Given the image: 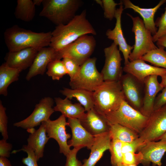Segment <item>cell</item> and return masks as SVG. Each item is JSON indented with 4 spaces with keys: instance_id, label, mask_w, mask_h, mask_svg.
I'll return each instance as SVG.
<instances>
[{
    "instance_id": "obj_1",
    "label": "cell",
    "mask_w": 166,
    "mask_h": 166,
    "mask_svg": "<svg viewBox=\"0 0 166 166\" xmlns=\"http://www.w3.org/2000/svg\"><path fill=\"white\" fill-rule=\"evenodd\" d=\"M96 35V32L86 18V11L83 10L69 23L56 26L52 32L49 46L59 51L85 35Z\"/></svg>"
},
{
    "instance_id": "obj_2",
    "label": "cell",
    "mask_w": 166,
    "mask_h": 166,
    "mask_svg": "<svg viewBox=\"0 0 166 166\" xmlns=\"http://www.w3.org/2000/svg\"><path fill=\"white\" fill-rule=\"evenodd\" d=\"M4 37L9 51L14 52L29 48L40 49L49 46L52 32L37 33L16 25L6 29Z\"/></svg>"
},
{
    "instance_id": "obj_3",
    "label": "cell",
    "mask_w": 166,
    "mask_h": 166,
    "mask_svg": "<svg viewBox=\"0 0 166 166\" xmlns=\"http://www.w3.org/2000/svg\"><path fill=\"white\" fill-rule=\"evenodd\" d=\"M93 94L94 108L105 116L117 109L125 100L119 81H104Z\"/></svg>"
},
{
    "instance_id": "obj_4",
    "label": "cell",
    "mask_w": 166,
    "mask_h": 166,
    "mask_svg": "<svg viewBox=\"0 0 166 166\" xmlns=\"http://www.w3.org/2000/svg\"><path fill=\"white\" fill-rule=\"evenodd\" d=\"M82 3L80 0H43L39 15L47 18L57 26L65 25L76 15Z\"/></svg>"
},
{
    "instance_id": "obj_5",
    "label": "cell",
    "mask_w": 166,
    "mask_h": 166,
    "mask_svg": "<svg viewBox=\"0 0 166 166\" xmlns=\"http://www.w3.org/2000/svg\"><path fill=\"white\" fill-rule=\"evenodd\" d=\"M105 116L109 124H117L139 134L145 127L148 117L130 105L125 100L116 110Z\"/></svg>"
},
{
    "instance_id": "obj_6",
    "label": "cell",
    "mask_w": 166,
    "mask_h": 166,
    "mask_svg": "<svg viewBox=\"0 0 166 166\" xmlns=\"http://www.w3.org/2000/svg\"><path fill=\"white\" fill-rule=\"evenodd\" d=\"M96 58H90L80 66L79 72L69 82L71 89L94 92L104 81L96 66Z\"/></svg>"
},
{
    "instance_id": "obj_7",
    "label": "cell",
    "mask_w": 166,
    "mask_h": 166,
    "mask_svg": "<svg viewBox=\"0 0 166 166\" xmlns=\"http://www.w3.org/2000/svg\"><path fill=\"white\" fill-rule=\"evenodd\" d=\"M132 21V31L135 34V42L132 51L129 55L132 61L140 59L144 55L157 47L154 43L151 33L144 26L143 20L138 16L133 17L127 14Z\"/></svg>"
},
{
    "instance_id": "obj_8",
    "label": "cell",
    "mask_w": 166,
    "mask_h": 166,
    "mask_svg": "<svg viewBox=\"0 0 166 166\" xmlns=\"http://www.w3.org/2000/svg\"><path fill=\"white\" fill-rule=\"evenodd\" d=\"M96 45V41L93 36L84 35L62 50L58 51L60 58H70L81 66L90 58Z\"/></svg>"
},
{
    "instance_id": "obj_9",
    "label": "cell",
    "mask_w": 166,
    "mask_h": 166,
    "mask_svg": "<svg viewBox=\"0 0 166 166\" xmlns=\"http://www.w3.org/2000/svg\"><path fill=\"white\" fill-rule=\"evenodd\" d=\"M166 133V105L154 110L147 124L139 134L138 139L144 145L148 142L157 141Z\"/></svg>"
},
{
    "instance_id": "obj_10",
    "label": "cell",
    "mask_w": 166,
    "mask_h": 166,
    "mask_svg": "<svg viewBox=\"0 0 166 166\" xmlns=\"http://www.w3.org/2000/svg\"><path fill=\"white\" fill-rule=\"evenodd\" d=\"M54 103V100L50 97L42 98L36 105L34 111L29 117L14 123V126L28 130L41 124L43 122L49 119L55 111L53 108Z\"/></svg>"
},
{
    "instance_id": "obj_11",
    "label": "cell",
    "mask_w": 166,
    "mask_h": 166,
    "mask_svg": "<svg viewBox=\"0 0 166 166\" xmlns=\"http://www.w3.org/2000/svg\"><path fill=\"white\" fill-rule=\"evenodd\" d=\"M119 81L125 101L132 107L140 111L143 103L144 83L127 73L122 75Z\"/></svg>"
},
{
    "instance_id": "obj_12",
    "label": "cell",
    "mask_w": 166,
    "mask_h": 166,
    "mask_svg": "<svg viewBox=\"0 0 166 166\" xmlns=\"http://www.w3.org/2000/svg\"><path fill=\"white\" fill-rule=\"evenodd\" d=\"M105 62L101 72L104 81H118L122 75V58L117 45L114 42L104 50Z\"/></svg>"
},
{
    "instance_id": "obj_13",
    "label": "cell",
    "mask_w": 166,
    "mask_h": 166,
    "mask_svg": "<svg viewBox=\"0 0 166 166\" xmlns=\"http://www.w3.org/2000/svg\"><path fill=\"white\" fill-rule=\"evenodd\" d=\"M43 122L45 124L47 136L57 141L59 147L60 152L66 156L71 150L67 141L71 135L66 131V126L68 125V123L66 121V117L61 115L55 120L49 119Z\"/></svg>"
},
{
    "instance_id": "obj_14",
    "label": "cell",
    "mask_w": 166,
    "mask_h": 166,
    "mask_svg": "<svg viewBox=\"0 0 166 166\" xmlns=\"http://www.w3.org/2000/svg\"><path fill=\"white\" fill-rule=\"evenodd\" d=\"M121 1V4L119 8L117 9L115 13V18L116 21L115 26L113 30L108 29L105 34L108 38L113 40V42L119 46V50L123 54L125 65L129 62V55L133 49L134 45L131 46L127 43L123 34L121 25V17L124 9L122 2Z\"/></svg>"
},
{
    "instance_id": "obj_15",
    "label": "cell",
    "mask_w": 166,
    "mask_h": 166,
    "mask_svg": "<svg viewBox=\"0 0 166 166\" xmlns=\"http://www.w3.org/2000/svg\"><path fill=\"white\" fill-rule=\"evenodd\" d=\"M56 59L61 60L58 51L50 46L41 48L30 67L26 77V80L29 81L38 75L44 74L49 63Z\"/></svg>"
},
{
    "instance_id": "obj_16",
    "label": "cell",
    "mask_w": 166,
    "mask_h": 166,
    "mask_svg": "<svg viewBox=\"0 0 166 166\" xmlns=\"http://www.w3.org/2000/svg\"><path fill=\"white\" fill-rule=\"evenodd\" d=\"M123 71L131 74L139 81L144 83L147 77L153 75L161 77L166 73V69L148 64L141 59L129 61L124 65Z\"/></svg>"
},
{
    "instance_id": "obj_17",
    "label": "cell",
    "mask_w": 166,
    "mask_h": 166,
    "mask_svg": "<svg viewBox=\"0 0 166 166\" xmlns=\"http://www.w3.org/2000/svg\"><path fill=\"white\" fill-rule=\"evenodd\" d=\"M67 122L72 132L71 138L68 142L69 145L70 147L81 148L85 147L90 150L95 140V136L83 127L79 119L69 118Z\"/></svg>"
},
{
    "instance_id": "obj_18",
    "label": "cell",
    "mask_w": 166,
    "mask_h": 166,
    "mask_svg": "<svg viewBox=\"0 0 166 166\" xmlns=\"http://www.w3.org/2000/svg\"><path fill=\"white\" fill-rule=\"evenodd\" d=\"M158 76L156 75L149 76L144 81L143 103L140 112L148 117L153 111L154 102L157 93L163 89L158 81Z\"/></svg>"
},
{
    "instance_id": "obj_19",
    "label": "cell",
    "mask_w": 166,
    "mask_h": 166,
    "mask_svg": "<svg viewBox=\"0 0 166 166\" xmlns=\"http://www.w3.org/2000/svg\"><path fill=\"white\" fill-rule=\"evenodd\" d=\"M79 120L83 127L94 136L109 132L110 125L105 117L94 108L87 112Z\"/></svg>"
},
{
    "instance_id": "obj_20",
    "label": "cell",
    "mask_w": 166,
    "mask_h": 166,
    "mask_svg": "<svg viewBox=\"0 0 166 166\" xmlns=\"http://www.w3.org/2000/svg\"><path fill=\"white\" fill-rule=\"evenodd\" d=\"M40 49L29 48L16 51H9L6 55L5 63L11 67L22 71L25 70L31 66Z\"/></svg>"
},
{
    "instance_id": "obj_21",
    "label": "cell",
    "mask_w": 166,
    "mask_h": 166,
    "mask_svg": "<svg viewBox=\"0 0 166 166\" xmlns=\"http://www.w3.org/2000/svg\"><path fill=\"white\" fill-rule=\"evenodd\" d=\"M138 151L142 155L141 164L144 166L152 163L154 166H161V160L166 152V140L148 142Z\"/></svg>"
},
{
    "instance_id": "obj_22",
    "label": "cell",
    "mask_w": 166,
    "mask_h": 166,
    "mask_svg": "<svg viewBox=\"0 0 166 166\" xmlns=\"http://www.w3.org/2000/svg\"><path fill=\"white\" fill-rule=\"evenodd\" d=\"M111 139L109 132L95 136L89 158L83 160L82 166H95L102 156L104 152L109 150Z\"/></svg>"
},
{
    "instance_id": "obj_23",
    "label": "cell",
    "mask_w": 166,
    "mask_h": 166,
    "mask_svg": "<svg viewBox=\"0 0 166 166\" xmlns=\"http://www.w3.org/2000/svg\"><path fill=\"white\" fill-rule=\"evenodd\" d=\"M122 1L123 4L124 6V9H131L138 13L143 18L146 28L151 33L152 36L156 33L158 29L154 21V15L159 8L166 2V0H161L155 7L149 8L139 7L134 5L129 0H124Z\"/></svg>"
},
{
    "instance_id": "obj_24",
    "label": "cell",
    "mask_w": 166,
    "mask_h": 166,
    "mask_svg": "<svg viewBox=\"0 0 166 166\" xmlns=\"http://www.w3.org/2000/svg\"><path fill=\"white\" fill-rule=\"evenodd\" d=\"M27 131L30 133L27 139V145L34 151L38 161L43 157L45 145L50 138L47 136L43 122L38 129L33 128Z\"/></svg>"
},
{
    "instance_id": "obj_25",
    "label": "cell",
    "mask_w": 166,
    "mask_h": 166,
    "mask_svg": "<svg viewBox=\"0 0 166 166\" xmlns=\"http://www.w3.org/2000/svg\"><path fill=\"white\" fill-rule=\"evenodd\" d=\"M54 101L56 105L53 108L55 111L60 112L66 118L80 120L85 115V109L79 103L73 104L66 97L64 99L55 97Z\"/></svg>"
},
{
    "instance_id": "obj_26",
    "label": "cell",
    "mask_w": 166,
    "mask_h": 166,
    "mask_svg": "<svg viewBox=\"0 0 166 166\" xmlns=\"http://www.w3.org/2000/svg\"><path fill=\"white\" fill-rule=\"evenodd\" d=\"M93 92L81 89H73L64 88L60 93L66 97L71 100L75 98L87 112L94 107Z\"/></svg>"
},
{
    "instance_id": "obj_27",
    "label": "cell",
    "mask_w": 166,
    "mask_h": 166,
    "mask_svg": "<svg viewBox=\"0 0 166 166\" xmlns=\"http://www.w3.org/2000/svg\"><path fill=\"white\" fill-rule=\"evenodd\" d=\"M20 69L11 67L5 62L0 67V94L5 96L8 94L7 88L12 83L17 81L20 73Z\"/></svg>"
},
{
    "instance_id": "obj_28",
    "label": "cell",
    "mask_w": 166,
    "mask_h": 166,
    "mask_svg": "<svg viewBox=\"0 0 166 166\" xmlns=\"http://www.w3.org/2000/svg\"><path fill=\"white\" fill-rule=\"evenodd\" d=\"M109 132L112 140L123 142H131L137 139L139 134L131 129L120 124H109Z\"/></svg>"
},
{
    "instance_id": "obj_29",
    "label": "cell",
    "mask_w": 166,
    "mask_h": 166,
    "mask_svg": "<svg viewBox=\"0 0 166 166\" xmlns=\"http://www.w3.org/2000/svg\"><path fill=\"white\" fill-rule=\"evenodd\" d=\"M14 15L16 18L23 21L29 22L34 18L35 6L31 0H18Z\"/></svg>"
},
{
    "instance_id": "obj_30",
    "label": "cell",
    "mask_w": 166,
    "mask_h": 166,
    "mask_svg": "<svg viewBox=\"0 0 166 166\" xmlns=\"http://www.w3.org/2000/svg\"><path fill=\"white\" fill-rule=\"evenodd\" d=\"M164 48L162 47H158L149 51L140 59L150 63L156 67L166 69V51Z\"/></svg>"
},
{
    "instance_id": "obj_31",
    "label": "cell",
    "mask_w": 166,
    "mask_h": 166,
    "mask_svg": "<svg viewBox=\"0 0 166 166\" xmlns=\"http://www.w3.org/2000/svg\"><path fill=\"white\" fill-rule=\"evenodd\" d=\"M46 74L54 80H59L67 74L63 62L60 59H56L51 61L48 64Z\"/></svg>"
},
{
    "instance_id": "obj_32",
    "label": "cell",
    "mask_w": 166,
    "mask_h": 166,
    "mask_svg": "<svg viewBox=\"0 0 166 166\" xmlns=\"http://www.w3.org/2000/svg\"><path fill=\"white\" fill-rule=\"evenodd\" d=\"M123 143L118 140H111L109 150L111 154V163L112 166H121L123 165L122 151Z\"/></svg>"
},
{
    "instance_id": "obj_33",
    "label": "cell",
    "mask_w": 166,
    "mask_h": 166,
    "mask_svg": "<svg viewBox=\"0 0 166 166\" xmlns=\"http://www.w3.org/2000/svg\"><path fill=\"white\" fill-rule=\"evenodd\" d=\"M62 61L70 77V81L73 79L79 72L80 65L75 61L68 57L62 58Z\"/></svg>"
},
{
    "instance_id": "obj_34",
    "label": "cell",
    "mask_w": 166,
    "mask_h": 166,
    "mask_svg": "<svg viewBox=\"0 0 166 166\" xmlns=\"http://www.w3.org/2000/svg\"><path fill=\"white\" fill-rule=\"evenodd\" d=\"M103 4L104 17L111 21L115 18L117 5H120L121 3V1L119 3H116L113 0H102Z\"/></svg>"
},
{
    "instance_id": "obj_35",
    "label": "cell",
    "mask_w": 166,
    "mask_h": 166,
    "mask_svg": "<svg viewBox=\"0 0 166 166\" xmlns=\"http://www.w3.org/2000/svg\"><path fill=\"white\" fill-rule=\"evenodd\" d=\"M165 11L160 17L158 18L155 22L156 26L158 28L156 33L152 36L154 42H156L161 37L166 34V7Z\"/></svg>"
},
{
    "instance_id": "obj_36",
    "label": "cell",
    "mask_w": 166,
    "mask_h": 166,
    "mask_svg": "<svg viewBox=\"0 0 166 166\" xmlns=\"http://www.w3.org/2000/svg\"><path fill=\"white\" fill-rule=\"evenodd\" d=\"M22 151L26 152L27 154L26 157L23 158L22 162L27 166H38L37 157L34 151L27 145H24L22 149L19 150H14L12 153H16L18 152Z\"/></svg>"
},
{
    "instance_id": "obj_37",
    "label": "cell",
    "mask_w": 166,
    "mask_h": 166,
    "mask_svg": "<svg viewBox=\"0 0 166 166\" xmlns=\"http://www.w3.org/2000/svg\"><path fill=\"white\" fill-rule=\"evenodd\" d=\"M142 160V155L139 151L137 153L133 152H128L123 154V164L124 165L137 166L139 164L141 163Z\"/></svg>"
},
{
    "instance_id": "obj_38",
    "label": "cell",
    "mask_w": 166,
    "mask_h": 166,
    "mask_svg": "<svg viewBox=\"0 0 166 166\" xmlns=\"http://www.w3.org/2000/svg\"><path fill=\"white\" fill-rule=\"evenodd\" d=\"M6 108L4 107L1 100L0 101V132L3 138H8L7 132L8 117L6 113Z\"/></svg>"
},
{
    "instance_id": "obj_39",
    "label": "cell",
    "mask_w": 166,
    "mask_h": 166,
    "mask_svg": "<svg viewBox=\"0 0 166 166\" xmlns=\"http://www.w3.org/2000/svg\"><path fill=\"white\" fill-rule=\"evenodd\" d=\"M81 149L80 148H73L66 156V161L65 166H82L81 162L77 157V154Z\"/></svg>"
},
{
    "instance_id": "obj_40",
    "label": "cell",
    "mask_w": 166,
    "mask_h": 166,
    "mask_svg": "<svg viewBox=\"0 0 166 166\" xmlns=\"http://www.w3.org/2000/svg\"><path fill=\"white\" fill-rule=\"evenodd\" d=\"M143 146L138 138L131 142H123L122 147V154L128 152H135L138 150L139 151Z\"/></svg>"
},
{
    "instance_id": "obj_41",
    "label": "cell",
    "mask_w": 166,
    "mask_h": 166,
    "mask_svg": "<svg viewBox=\"0 0 166 166\" xmlns=\"http://www.w3.org/2000/svg\"><path fill=\"white\" fill-rule=\"evenodd\" d=\"M12 145L7 142L6 140L3 139L0 140V156L9 157L12 148Z\"/></svg>"
},
{
    "instance_id": "obj_42",
    "label": "cell",
    "mask_w": 166,
    "mask_h": 166,
    "mask_svg": "<svg viewBox=\"0 0 166 166\" xmlns=\"http://www.w3.org/2000/svg\"><path fill=\"white\" fill-rule=\"evenodd\" d=\"M166 105V87L163 88L162 92L156 97L155 99L153 111Z\"/></svg>"
},
{
    "instance_id": "obj_43",
    "label": "cell",
    "mask_w": 166,
    "mask_h": 166,
    "mask_svg": "<svg viewBox=\"0 0 166 166\" xmlns=\"http://www.w3.org/2000/svg\"><path fill=\"white\" fill-rule=\"evenodd\" d=\"M156 42L158 47H162L166 48V34L159 38Z\"/></svg>"
},
{
    "instance_id": "obj_44",
    "label": "cell",
    "mask_w": 166,
    "mask_h": 166,
    "mask_svg": "<svg viewBox=\"0 0 166 166\" xmlns=\"http://www.w3.org/2000/svg\"><path fill=\"white\" fill-rule=\"evenodd\" d=\"M0 166H12L7 158L0 156Z\"/></svg>"
},
{
    "instance_id": "obj_45",
    "label": "cell",
    "mask_w": 166,
    "mask_h": 166,
    "mask_svg": "<svg viewBox=\"0 0 166 166\" xmlns=\"http://www.w3.org/2000/svg\"><path fill=\"white\" fill-rule=\"evenodd\" d=\"M161 81L160 83L161 86L163 88L166 87V73L161 77Z\"/></svg>"
},
{
    "instance_id": "obj_46",
    "label": "cell",
    "mask_w": 166,
    "mask_h": 166,
    "mask_svg": "<svg viewBox=\"0 0 166 166\" xmlns=\"http://www.w3.org/2000/svg\"><path fill=\"white\" fill-rule=\"evenodd\" d=\"M43 0H34L33 1L34 5L39 6L42 4Z\"/></svg>"
},
{
    "instance_id": "obj_47",
    "label": "cell",
    "mask_w": 166,
    "mask_h": 166,
    "mask_svg": "<svg viewBox=\"0 0 166 166\" xmlns=\"http://www.w3.org/2000/svg\"><path fill=\"white\" fill-rule=\"evenodd\" d=\"M95 1L96 2L99 4L101 6L102 8L103 7V2L102 0H95Z\"/></svg>"
},
{
    "instance_id": "obj_48",
    "label": "cell",
    "mask_w": 166,
    "mask_h": 166,
    "mask_svg": "<svg viewBox=\"0 0 166 166\" xmlns=\"http://www.w3.org/2000/svg\"><path fill=\"white\" fill-rule=\"evenodd\" d=\"M160 140H166V133L161 138Z\"/></svg>"
},
{
    "instance_id": "obj_49",
    "label": "cell",
    "mask_w": 166,
    "mask_h": 166,
    "mask_svg": "<svg viewBox=\"0 0 166 166\" xmlns=\"http://www.w3.org/2000/svg\"><path fill=\"white\" fill-rule=\"evenodd\" d=\"M121 166H137L136 165H123Z\"/></svg>"
}]
</instances>
